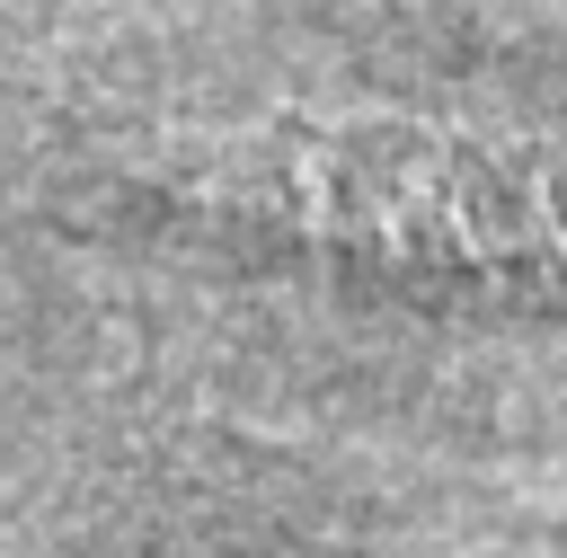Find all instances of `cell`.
<instances>
[{"label": "cell", "instance_id": "6da1fadb", "mask_svg": "<svg viewBox=\"0 0 567 558\" xmlns=\"http://www.w3.org/2000/svg\"><path fill=\"white\" fill-rule=\"evenodd\" d=\"M142 177L204 213L390 248L425 266L567 257V151L452 133L416 115H266V124L195 133L142 159Z\"/></svg>", "mask_w": 567, "mask_h": 558}]
</instances>
